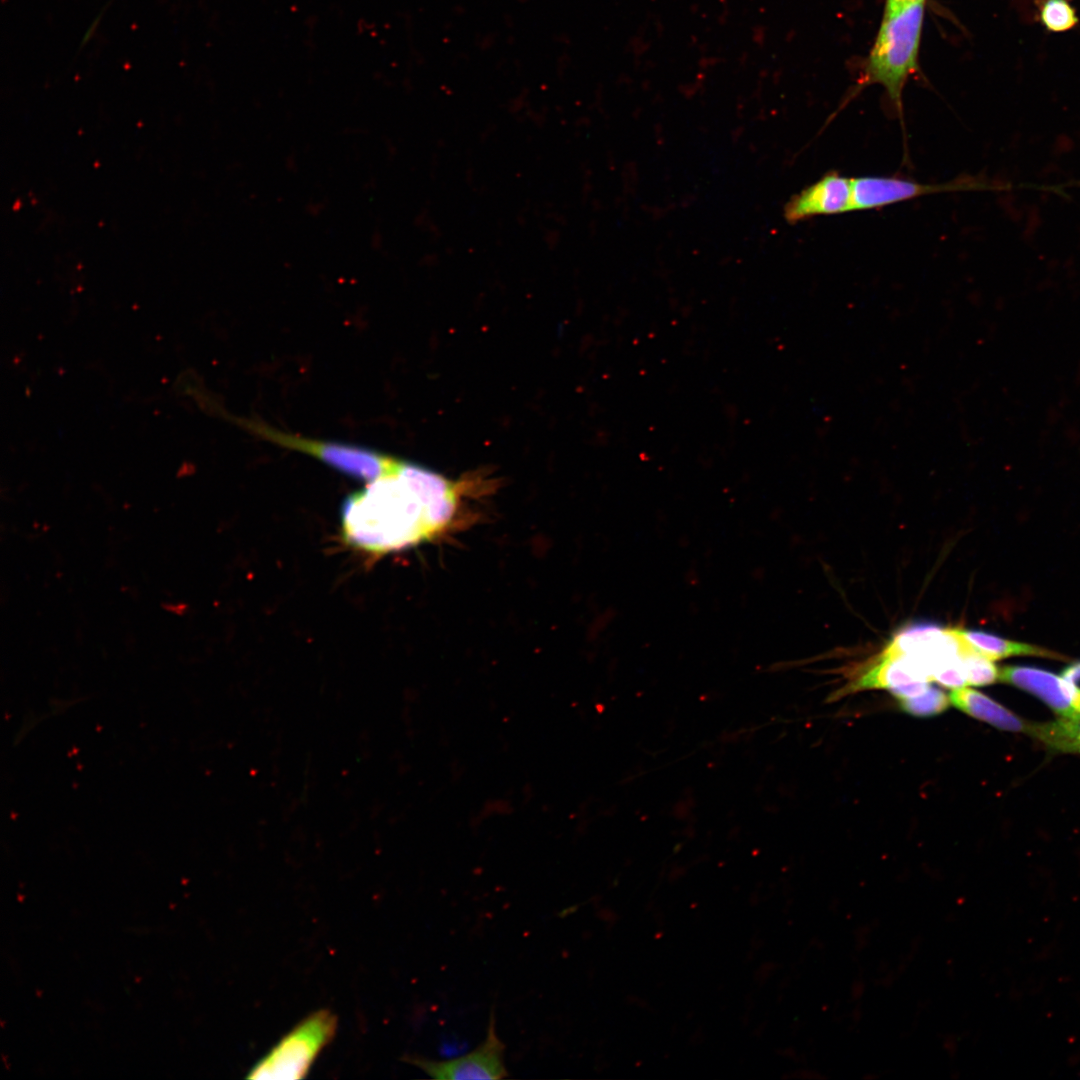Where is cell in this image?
<instances>
[{
  "label": "cell",
  "instance_id": "ba28073f",
  "mask_svg": "<svg viewBox=\"0 0 1080 1080\" xmlns=\"http://www.w3.org/2000/svg\"><path fill=\"white\" fill-rule=\"evenodd\" d=\"M999 680L1037 696L1063 718H1080V688L1063 675L1034 667L1008 666L1000 670Z\"/></svg>",
  "mask_w": 1080,
  "mask_h": 1080
},
{
  "label": "cell",
  "instance_id": "7c38bea8",
  "mask_svg": "<svg viewBox=\"0 0 1080 1080\" xmlns=\"http://www.w3.org/2000/svg\"><path fill=\"white\" fill-rule=\"evenodd\" d=\"M1027 734L1051 752L1080 754V718L1030 722Z\"/></svg>",
  "mask_w": 1080,
  "mask_h": 1080
},
{
  "label": "cell",
  "instance_id": "3957f363",
  "mask_svg": "<svg viewBox=\"0 0 1080 1080\" xmlns=\"http://www.w3.org/2000/svg\"><path fill=\"white\" fill-rule=\"evenodd\" d=\"M337 1017L327 1009L313 1012L284 1035L247 1074L249 1079H302L332 1041Z\"/></svg>",
  "mask_w": 1080,
  "mask_h": 1080
},
{
  "label": "cell",
  "instance_id": "4fadbf2b",
  "mask_svg": "<svg viewBox=\"0 0 1080 1080\" xmlns=\"http://www.w3.org/2000/svg\"><path fill=\"white\" fill-rule=\"evenodd\" d=\"M1039 23L1050 33L1072 30L1079 17L1072 0H1035Z\"/></svg>",
  "mask_w": 1080,
  "mask_h": 1080
},
{
  "label": "cell",
  "instance_id": "52a82bcc",
  "mask_svg": "<svg viewBox=\"0 0 1080 1080\" xmlns=\"http://www.w3.org/2000/svg\"><path fill=\"white\" fill-rule=\"evenodd\" d=\"M853 211L852 180L836 171L794 195L784 207V217L796 223L817 216L838 215Z\"/></svg>",
  "mask_w": 1080,
  "mask_h": 1080
},
{
  "label": "cell",
  "instance_id": "8fae6325",
  "mask_svg": "<svg viewBox=\"0 0 1080 1080\" xmlns=\"http://www.w3.org/2000/svg\"><path fill=\"white\" fill-rule=\"evenodd\" d=\"M955 629L970 648L992 661L1018 655L1063 659L1052 651L1031 644L1007 640L981 631Z\"/></svg>",
  "mask_w": 1080,
  "mask_h": 1080
},
{
  "label": "cell",
  "instance_id": "9c48e42d",
  "mask_svg": "<svg viewBox=\"0 0 1080 1080\" xmlns=\"http://www.w3.org/2000/svg\"><path fill=\"white\" fill-rule=\"evenodd\" d=\"M929 681L924 671L910 657L883 652L877 662L850 688L853 691L872 688L887 689L898 699H904L925 692L930 686Z\"/></svg>",
  "mask_w": 1080,
  "mask_h": 1080
},
{
  "label": "cell",
  "instance_id": "8992f818",
  "mask_svg": "<svg viewBox=\"0 0 1080 1080\" xmlns=\"http://www.w3.org/2000/svg\"><path fill=\"white\" fill-rule=\"evenodd\" d=\"M851 180L853 211L879 209L924 195L964 191L975 187L974 182L964 178L940 184L919 183L894 176H862Z\"/></svg>",
  "mask_w": 1080,
  "mask_h": 1080
},
{
  "label": "cell",
  "instance_id": "d6986e66",
  "mask_svg": "<svg viewBox=\"0 0 1080 1080\" xmlns=\"http://www.w3.org/2000/svg\"><path fill=\"white\" fill-rule=\"evenodd\" d=\"M909 1H922V2H926V0H909Z\"/></svg>",
  "mask_w": 1080,
  "mask_h": 1080
},
{
  "label": "cell",
  "instance_id": "30bf717a",
  "mask_svg": "<svg viewBox=\"0 0 1080 1080\" xmlns=\"http://www.w3.org/2000/svg\"><path fill=\"white\" fill-rule=\"evenodd\" d=\"M949 698L951 704L960 711L998 729L1028 732L1030 722L977 690L958 688L950 693Z\"/></svg>",
  "mask_w": 1080,
  "mask_h": 1080
},
{
  "label": "cell",
  "instance_id": "9a60e30c",
  "mask_svg": "<svg viewBox=\"0 0 1080 1080\" xmlns=\"http://www.w3.org/2000/svg\"><path fill=\"white\" fill-rule=\"evenodd\" d=\"M900 708L916 717H931L944 712L951 704L949 696L941 689L929 686L920 695L899 699Z\"/></svg>",
  "mask_w": 1080,
  "mask_h": 1080
},
{
  "label": "cell",
  "instance_id": "ac0fdd59",
  "mask_svg": "<svg viewBox=\"0 0 1080 1080\" xmlns=\"http://www.w3.org/2000/svg\"><path fill=\"white\" fill-rule=\"evenodd\" d=\"M909 0H886L884 11H893L904 5Z\"/></svg>",
  "mask_w": 1080,
  "mask_h": 1080
},
{
  "label": "cell",
  "instance_id": "5bb4252c",
  "mask_svg": "<svg viewBox=\"0 0 1080 1080\" xmlns=\"http://www.w3.org/2000/svg\"><path fill=\"white\" fill-rule=\"evenodd\" d=\"M960 658L968 684L984 686L999 680L1000 670L992 660L976 652L968 645L961 653Z\"/></svg>",
  "mask_w": 1080,
  "mask_h": 1080
},
{
  "label": "cell",
  "instance_id": "2e32d148",
  "mask_svg": "<svg viewBox=\"0 0 1080 1080\" xmlns=\"http://www.w3.org/2000/svg\"><path fill=\"white\" fill-rule=\"evenodd\" d=\"M932 680L936 681L939 685L950 689L964 687L967 684V681L961 658H953L939 664L932 673Z\"/></svg>",
  "mask_w": 1080,
  "mask_h": 1080
},
{
  "label": "cell",
  "instance_id": "7a4b0ae2",
  "mask_svg": "<svg viewBox=\"0 0 1080 1080\" xmlns=\"http://www.w3.org/2000/svg\"><path fill=\"white\" fill-rule=\"evenodd\" d=\"M925 3L908 1L896 10L884 11L859 82L863 87L884 88L901 118L903 90L918 67Z\"/></svg>",
  "mask_w": 1080,
  "mask_h": 1080
},
{
  "label": "cell",
  "instance_id": "e0dca14e",
  "mask_svg": "<svg viewBox=\"0 0 1080 1080\" xmlns=\"http://www.w3.org/2000/svg\"><path fill=\"white\" fill-rule=\"evenodd\" d=\"M1063 676L1072 682L1080 680V662L1068 666L1063 671Z\"/></svg>",
  "mask_w": 1080,
  "mask_h": 1080
},
{
  "label": "cell",
  "instance_id": "5b68a950",
  "mask_svg": "<svg viewBox=\"0 0 1080 1080\" xmlns=\"http://www.w3.org/2000/svg\"><path fill=\"white\" fill-rule=\"evenodd\" d=\"M504 1051L505 1045L497 1033L495 1009L492 1007L486 1036L472 1051L447 1060L409 1056L406 1061L434 1079L499 1080L509 1075L504 1062Z\"/></svg>",
  "mask_w": 1080,
  "mask_h": 1080
},
{
  "label": "cell",
  "instance_id": "6da1fadb",
  "mask_svg": "<svg viewBox=\"0 0 1080 1080\" xmlns=\"http://www.w3.org/2000/svg\"><path fill=\"white\" fill-rule=\"evenodd\" d=\"M456 507L453 482L401 460L394 471L344 500L343 536L348 544L370 554L402 550L441 532Z\"/></svg>",
  "mask_w": 1080,
  "mask_h": 1080
},
{
  "label": "cell",
  "instance_id": "277c9868",
  "mask_svg": "<svg viewBox=\"0 0 1080 1080\" xmlns=\"http://www.w3.org/2000/svg\"><path fill=\"white\" fill-rule=\"evenodd\" d=\"M247 427L276 444L311 455L338 471L369 482L391 473L401 461L367 448L287 434L255 422L248 421Z\"/></svg>",
  "mask_w": 1080,
  "mask_h": 1080
}]
</instances>
